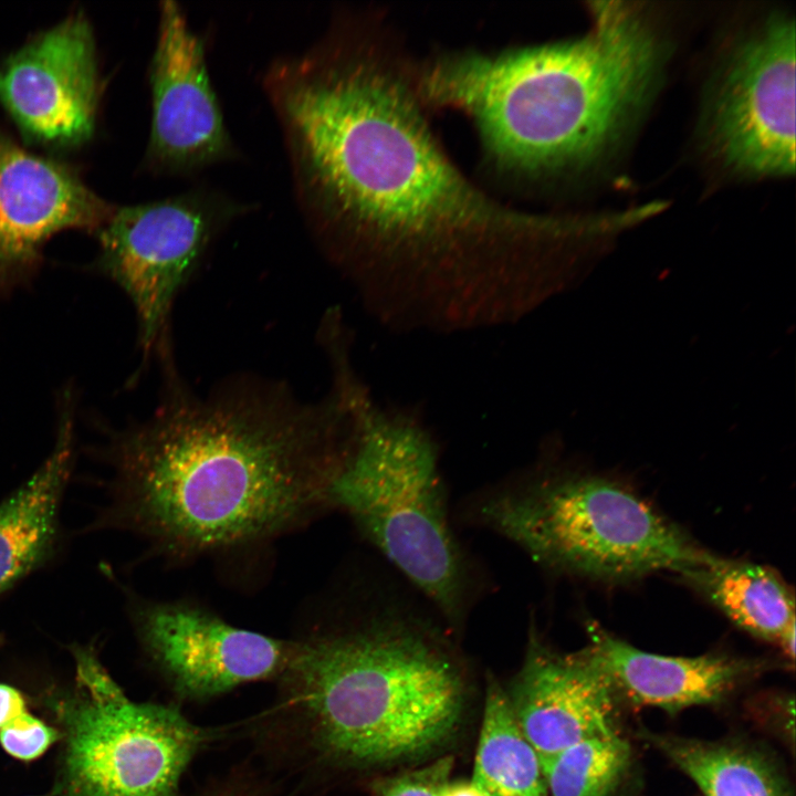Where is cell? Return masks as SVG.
Returning <instances> with one entry per match:
<instances>
[{"label": "cell", "mask_w": 796, "mask_h": 796, "mask_svg": "<svg viewBox=\"0 0 796 796\" xmlns=\"http://www.w3.org/2000/svg\"><path fill=\"white\" fill-rule=\"evenodd\" d=\"M680 575L736 626L794 659L795 597L776 570L708 552Z\"/></svg>", "instance_id": "cell-17"}, {"label": "cell", "mask_w": 796, "mask_h": 796, "mask_svg": "<svg viewBox=\"0 0 796 796\" xmlns=\"http://www.w3.org/2000/svg\"><path fill=\"white\" fill-rule=\"evenodd\" d=\"M465 515L543 568L603 582L680 574L708 553L628 485L548 464L472 496Z\"/></svg>", "instance_id": "cell-6"}, {"label": "cell", "mask_w": 796, "mask_h": 796, "mask_svg": "<svg viewBox=\"0 0 796 796\" xmlns=\"http://www.w3.org/2000/svg\"><path fill=\"white\" fill-rule=\"evenodd\" d=\"M703 116L708 146L726 168L750 177L794 174V20L771 17L736 44Z\"/></svg>", "instance_id": "cell-9"}, {"label": "cell", "mask_w": 796, "mask_h": 796, "mask_svg": "<svg viewBox=\"0 0 796 796\" xmlns=\"http://www.w3.org/2000/svg\"><path fill=\"white\" fill-rule=\"evenodd\" d=\"M114 208L70 167L23 149L0 132V297L35 269L52 235L97 231Z\"/></svg>", "instance_id": "cell-13"}, {"label": "cell", "mask_w": 796, "mask_h": 796, "mask_svg": "<svg viewBox=\"0 0 796 796\" xmlns=\"http://www.w3.org/2000/svg\"><path fill=\"white\" fill-rule=\"evenodd\" d=\"M485 796H547L546 779L533 746L522 733L509 696L491 681L471 782Z\"/></svg>", "instance_id": "cell-19"}, {"label": "cell", "mask_w": 796, "mask_h": 796, "mask_svg": "<svg viewBox=\"0 0 796 796\" xmlns=\"http://www.w3.org/2000/svg\"><path fill=\"white\" fill-rule=\"evenodd\" d=\"M75 684L54 698L62 726L60 796H175L203 742L176 708L135 702L88 646L71 648Z\"/></svg>", "instance_id": "cell-7"}, {"label": "cell", "mask_w": 796, "mask_h": 796, "mask_svg": "<svg viewBox=\"0 0 796 796\" xmlns=\"http://www.w3.org/2000/svg\"><path fill=\"white\" fill-rule=\"evenodd\" d=\"M704 796H793L786 777L764 754L740 743L643 733Z\"/></svg>", "instance_id": "cell-18"}, {"label": "cell", "mask_w": 796, "mask_h": 796, "mask_svg": "<svg viewBox=\"0 0 796 796\" xmlns=\"http://www.w3.org/2000/svg\"><path fill=\"white\" fill-rule=\"evenodd\" d=\"M132 620L148 658L188 699L213 698L282 674L294 647L186 601H140Z\"/></svg>", "instance_id": "cell-10"}, {"label": "cell", "mask_w": 796, "mask_h": 796, "mask_svg": "<svg viewBox=\"0 0 796 796\" xmlns=\"http://www.w3.org/2000/svg\"><path fill=\"white\" fill-rule=\"evenodd\" d=\"M428 606L384 588L294 642L282 675L322 754L379 765L423 754L451 734L463 667L455 632Z\"/></svg>", "instance_id": "cell-4"}, {"label": "cell", "mask_w": 796, "mask_h": 796, "mask_svg": "<svg viewBox=\"0 0 796 796\" xmlns=\"http://www.w3.org/2000/svg\"><path fill=\"white\" fill-rule=\"evenodd\" d=\"M73 454V417L65 408L49 457L0 503V595L52 558Z\"/></svg>", "instance_id": "cell-16"}, {"label": "cell", "mask_w": 796, "mask_h": 796, "mask_svg": "<svg viewBox=\"0 0 796 796\" xmlns=\"http://www.w3.org/2000/svg\"><path fill=\"white\" fill-rule=\"evenodd\" d=\"M352 380L354 438L329 505L459 633L479 583L451 525L440 443L421 408L381 404L359 374Z\"/></svg>", "instance_id": "cell-5"}, {"label": "cell", "mask_w": 796, "mask_h": 796, "mask_svg": "<svg viewBox=\"0 0 796 796\" xmlns=\"http://www.w3.org/2000/svg\"><path fill=\"white\" fill-rule=\"evenodd\" d=\"M452 760L447 757L436 763L404 774L390 781L381 796H440L448 784Z\"/></svg>", "instance_id": "cell-22"}, {"label": "cell", "mask_w": 796, "mask_h": 796, "mask_svg": "<svg viewBox=\"0 0 796 796\" xmlns=\"http://www.w3.org/2000/svg\"><path fill=\"white\" fill-rule=\"evenodd\" d=\"M100 96L93 31L81 12L32 36L0 64V102L35 144L86 143Z\"/></svg>", "instance_id": "cell-11"}, {"label": "cell", "mask_w": 796, "mask_h": 796, "mask_svg": "<svg viewBox=\"0 0 796 796\" xmlns=\"http://www.w3.org/2000/svg\"><path fill=\"white\" fill-rule=\"evenodd\" d=\"M158 18L145 161L158 174H193L231 159L235 148L209 77L205 43L178 3L160 2Z\"/></svg>", "instance_id": "cell-12"}, {"label": "cell", "mask_w": 796, "mask_h": 796, "mask_svg": "<svg viewBox=\"0 0 796 796\" xmlns=\"http://www.w3.org/2000/svg\"><path fill=\"white\" fill-rule=\"evenodd\" d=\"M247 209L220 191L198 187L114 208L96 231L97 268L132 301L144 356L168 336L178 293L220 233Z\"/></svg>", "instance_id": "cell-8"}, {"label": "cell", "mask_w": 796, "mask_h": 796, "mask_svg": "<svg viewBox=\"0 0 796 796\" xmlns=\"http://www.w3.org/2000/svg\"><path fill=\"white\" fill-rule=\"evenodd\" d=\"M580 651L608 680L617 698L636 705L681 709L720 702L771 662L724 653L673 657L640 650L594 621Z\"/></svg>", "instance_id": "cell-15"}, {"label": "cell", "mask_w": 796, "mask_h": 796, "mask_svg": "<svg viewBox=\"0 0 796 796\" xmlns=\"http://www.w3.org/2000/svg\"><path fill=\"white\" fill-rule=\"evenodd\" d=\"M527 651L509 698L542 769L580 741L617 734L614 689L579 650L559 653L528 627Z\"/></svg>", "instance_id": "cell-14"}, {"label": "cell", "mask_w": 796, "mask_h": 796, "mask_svg": "<svg viewBox=\"0 0 796 796\" xmlns=\"http://www.w3.org/2000/svg\"><path fill=\"white\" fill-rule=\"evenodd\" d=\"M261 85L301 214L381 327L512 325L576 283L582 220L514 209L462 174L380 9L337 11L315 42L270 62Z\"/></svg>", "instance_id": "cell-1"}, {"label": "cell", "mask_w": 796, "mask_h": 796, "mask_svg": "<svg viewBox=\"0 0 796 796\" xmlns=\"http://www.w3.org/2000/svg\"><path fill=\"white\" fill-rule=\"evenodd\" d=\"M440 796H485L472 783L447 784Z\"/></svg>", "instance_id": "cell-24"}, {"label": "cell", "mask_w": 796, "mask_h": 796, "mask_svg": "<svg viewBox=\"0 0 796 796\" xmlns=\"http://www.w3.org/2000/svg\"><path fill=\"white\" fill-rule=\"evenodd\" d=\"M591 18L575 39L416 61L419 98L427 111L467 115L503 176L536 181L585 167L639 115L664 62L660 38L636 8L597 2Z\"/></svg>", "instance_id": "cell-3"}, {"label": "cell", "mask_w": 796, "mask_h": 796, "mask_svg": "<svg viewBox=\"0 0 796 796\" xmlns=\"http://www.w3.org/2000/svg\"><path fill=\"white\" fill-rule=\"evenodd\" d=\"M62 740L60 729L52 726L29 711L0 730V745L11 757L31 762L40 758Z\"/></svg>", "instance_id": "cell-21"}, {"label": "cell", "mask_w": 796, "mask_h": 796, "mask_svg": "<svg viewBox=\"0 0 796 796\" xmlns=\"http://www.w3.org/2000/svg\"><path fill=\"white\" fill-rule=\"evenodd\" d=\"M168 345L158 407L111 444L113 502L101 523L189 557L269 540L331 507L355 429L344 384L332 377L317 401L256 377L200 395Z\"/></svg>", "instance_id": "cell-2"}, {"label": "cell", "mask_w": 796, "mask_h": 796, "mask_svg": "<svg viewBox=\"0 0 796 796\" xmlns=\"http://www.w3.org/2000/svg\"><path fill=\"white\" fill-rule=\"evenodd\" d=\"M28 711L23 693L15 687L0 682V730Z\"/></svg>", "instance_id": "cell-23"}, {"label": "cell", "mask_w": 796, "mask_h": 796, "mask_svg": "<svg viewBox=\"0 0 796 796\" xmlns=\"http://www.w3.org/2000/svg\"><path fill=\"white\" fill-rule=\"evenodd\" d=\"M627 741L591 737L563 750L543 768L549 796H612L630 764Z\"/></svg>", "instance_id": "cell-20"}, {"label": "cell", "mask_w": 796, "mask_h": 796, "mask_svg": "<svg viewBox=\"0 0 796 796\" xmlns=\"http://www.w3.org/2000/svg\"><path fill=\"white\" fill-rule=\"evenodd\" d=\"M32 796H45V795H32Z\"/></svg>", "instance_id": "cell-25"}]
</instances>
